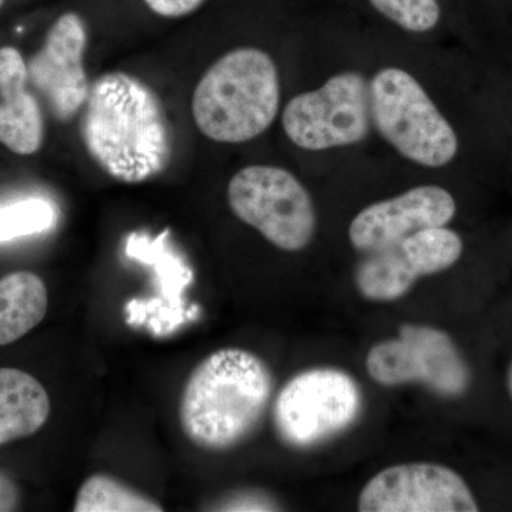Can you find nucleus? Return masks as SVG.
I'll list each match as a JSON object with an SVG mask.
<instances>
[{
	"instance_id": "f257e3e1",
	"label": "nucleus",
	"mask_w": 512,
	"mask_h": 512,
	"mask_svg": "<svg viewBox=\"0 0 512 512\" xmlns=\"http://www.w3.org/2000/svg\"><path fill=\"white\" fill-rule=\"evenodd\" d=\"M80 131L94 163L121 183L151 180L173 157L163 103L131 74L107 73L90 86Z\"/></svg>"
},
{
	"instance_id": "f03ea898",
	"label": "nucleus",
	"mask_w": 512,
	"mask_h": 512,
	"mask_svg": "<svg viewBox=\"0 0 512 512\" xmlns=\"http://www.w3.org/2000/svg\"><path fill=\"white\" fill-rule=\"evenodd\" d=\"M274 377L261 357L228 348L192 370L180 402V423L195 446L228 451L247 441L264 419Z\"/></svg>"
},
{
	"instance_id": "7ed1b4c3",
	"label": "nucleus",
	"mask_w": 512,
	"mask_h": 512,
	"mask_svg": "<svg viewBox=\"0 0 512 512\" xmlns=\"http://www.w3.org/2000/svg\"><path fill=\"white\" fill-rule=\"evenodd\" d=\"M281 106L278 67L258 47H238L201 77L192 96V117L204 136L241 144L261 136Z\"/></svg>"
},
{
	"instance_id": "20e7f679",
	"label": "nucleus",
	"mask_w": 512,
	"mask_h": 512,
	"mask_svg": "<svg viewBox=\"0 0 512 512\" xmlns=\"http://www.w3.org/2000/svg\"><path fill=\"white\" fill-rule=\"evenodd\" d=\"M372 123L406 160L440 168L457 156L458 138L419 80L399 67H384L369 82Z\"/></svg>"
},
{
	"instance_id": "39448f33",
	"label": "nucleus",
	"mask_w": 512,
	"mask_h": 512,
	"mask_svg": "<svg viewBox=\"0 0 512 512\" xmlns=\"http://www.w3.org/2000/svg\"><path fill=\"white\" fill-rule=\"evenodd\" d=\"M228 204L247 225L282 251L311 244L316 211L311 194L292 173L274 165H249L228 184Z\"/></svg>"
},
{
	"instance_id": "423d86ee",
	"label": "nucleus",
	"mask_w": 512,
	"mask_h": 512,
	"mask_svg": "<svg viewBox=\"0 0 512 512\" xmlns=\"http://www.w3.org/2000/svg\"><path fill=\"white\" fill-rule=\"evenodd\" d=\"M362 404L359 384L343 370H305L292 377L276 397V433L289 447L319 446L348 430L362 412Z\"/></svg>"
},
{
	"instance_id": "0eeeda50",
	"label": "nucleus",
	"mask_w": 512,
	"mask_h": 512,
	"mask_svg": "<svg viewBox=\"0 0 512 512\" xmlns=\"http://www.w3.org/2000/svg\"><path fill=\"white\" fill-rule=\"evenodd\" d=\"M282 126L302 150L325 151L362 143L373 126L369 82L352 70L335 74L319 89L289 100Z\"/></svg>"
},
{
	"instance_id": "6e6552de",
	"label": "nucleus",
	"mask_w": 512,
	"mask_h": 512,
	"mask_svg": "<svg viewBox=\"0 0 512 512\" xmlns=\"http://www.w3.org/2000/svg\"><path fill=\"white\" fill-rule=\"evenodd\" d=\"M366 369L382 386L420 383L444 397L460 396L470 384V372L453 340L431 326H402L399 338L370 349Z\"/></svg>"
},
{
	"instance_id": "1a4fd4ad",
	"label": "nucleus",
	"mask_w": 512,
	"mask_h": 512,
	"mask_svg": "<svg viewBox=\"0 0 512 512\" xmlns=\"http://www.w3.org/2000/svg\"><path fill=\"white\" fill-rule=\"evenodd\" d=\"M461 254L463 241L453 229H424L389 247L367 252L355 272L357 291L367 301H397L423 276L451 268Z\"/></svg>"
},
{
	"instance_id": "9d476101",
	"label": "nucleus",
	"mask_w": 512,
	"mask_h": 512,
	"mask_svg": "<svg viewBox=\"0 0 512 512\" xmlns=\"http://www.w3.org/2000/svg\"><path fill=\"white\" fill-rule=\"evenodd\" d=\"M360 512H476L466 481L439 464L413 463L386 468L360 493Z\"/></svg>"
},
{
	"instance_id": "9b49d317",
	"label": "nucleus",
	"mask_w": 512,
	"mask_h": 512,
	"mask_svg": "<svg viewBox=\"0 0 512 512\" xmlns=\"http://www.w3.org/2000/svg\"><path fill=\"white\" fill-rule=\"evenodd\" d=\"M87 30L79 15L63 13L47 32L42 49L28 63L29 83L42 94L57 120H72L89 97L84 70Z\"/></svg>"
},
{
	"instance_id": "f8f14e48",
	"label": "nucleus",
	"mask_w": 512,
	"mask_h": 512,
	"mask_svg": "<svg viewBox=\"0 0 512 512\" xmlns=\"http://www.w3.org/2000/svg\"><path fill=\"white\" fill-rule=\"evenodd\" d=\"M456 211L446 188L419 185L360 211L350 222V244L365 254L377 251L424 229L446 227Z\"/></svg>"
},
{
	"instance_id": "ddd939ff",
	"label": "nucleus",
	"mask_w": 512,
	"mask_h": 512,
	"mask_svg": "<svg viewBox=\"0 0 512 512\" xmlns=\"http://www.w3.org/2000/svg\"><path fill=\"white\" fill-rule=\"evenodd\" d=\"M28 63L15 47L0 49V143L19 156L40 150L45 137L42 109L28 90Z\"/></svg>"
},
{
	"instance_id": "4468645a",
	"label": "nucleus",
	"mask_w": 512,
	"mask_h": 512,
	"mask_svg": "<svg viewBox=\"0 0 512 512\" xmlns=\"http://www.w3.org/2000/svg\"><path fill=\"white\" fill-rule=\"evenodd\" d=\"M50 416V397L35 377L0 369V446L33 436Z\"/></svg>"
},
{
	"instance_id": "2eb2a0df",
	"label": "nucleus",
	"mask_w": 512,
	"mask_h": 512,
	"mask_svg": "<svg viewBox=\"0 0 512 512\" xmlns=\"http://www.w3.org/2000/svg\"><path fill=\"white\" fill-rule=\"evenodd\" d=\"M45 282L20 271L0 279V346L10 345L36 328L47 312Z\"/></svg>"
},
{
	"instance_id": "dca6fc26",
	"label": "nucleus",
	"mask_w": 512,
	"mask_h": 512,
	"mask_svg": "<svg viewBox=\"0 0 512 512\" xmlns=\"http://www.w3.org/2000/svg\"><path fill=\"white\" fill-rule=\"evenodd\" d=\"M73 511L161 512L163 507L117 478L94 474L80 487Z\"/></svg>"
},
{
	"instance_id": "f3484780",
	"label": "nucleus",
	"mask_w": 512,
	"mask_h": 512,
	"mask_svg": "<svg viewBox=\"0 0 512 512\" xmlns=\"http://www.w3.org/2000/svg\"><path fill=\"white\" fill-rule=\"evenodd\" d=\"M57 210L45 198H26L0 207V242L42 234L55 227Z\"/></svg>"
},
{
	"instance_id": "a211bd4d",
	"label": "nucleus",
	"mask_w": 512,
	"mask_h": 512,
	"mask_svg": "<svg viewBox=\"0 0 512 512\" xmlns=\"http://www.w3.org/2000/svg\"><path fill=\"white\" fill-rule=\"evenodd\" d=\"M369 2L380 15L407 32H429L436 28L440 20V5L437 0H369Z\"/></svg>"
},
{
	"instance_id": "6ab92c4d",
	"label": "nucleus",
	"mask_w": 512,
	"mask_h": 512,
	"mask_svg": "<svg viewBox=\"0 0 512 512\" xmlns=\"http://www.w3.org/2000/svg\"><path fill=\"white\" fill-rule=\"evenodd\" d=\"M158 16L168 19L184 18L201 8L205 0H144Z\"/></svg>"
},
{
	"instance_id": "aec40b11",
	"label": "nucleus",
	"mask_w": 512,
	"mask_h": 512,
	"mask_svg": "<svg viewBox=\"0 0 512 512\" xmlns=\"http://www.w3.org/2000/svg\"><path fill=\"white\" fill-rule=\"evenodd\" d=\"M20 494L18 485L5 474L0 473V512L18 510Z\"/></svg>"
},
{
	"instance_id": "412c9836",
	"label": "nucleus",
	"mask_w": 512,
	"mask_h": 512,
	"mask_svg": "<svg viewBox=\"0 0 512 512\" xmlns=\"http://www.w3.org/2000/svg\"><path fill=\"white\" fill-rule=\"evenodd\" d=\"M508 389H510L511 397H512V365L510 367V372H508Z\"/></svg>"
},
{
	"instance_id": "4be33fe9",
	"label": "nucleus",
	"mask_w": 512,
	"mask_h": 512,
	"mask_svg": "<svg viewBox=\"0 0 512 512\" xmlns=\"http://www.w3.org/2000/svg\"><path fill=\"white\" fill-rule=\"evenodd\" d=\"M6 0H0V9L3 8V5H5Z\"/></svg>"
}]
</instances>
